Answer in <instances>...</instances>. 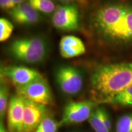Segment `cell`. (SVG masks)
Instances as JSON below:
<instances>
[{"mask_svg": "<svg viewBox=\"0 0 132 132\" xmlns=\"http://www.w3.org/2000/svg\"><path fill=\"white\" fill-rule=\"evenodd\" d=\"M59 127H60L59 122L47 116L34 132H57Z\"/></svg>", "mask_w": 132, "mask_h": 132, "instance_id": "17", "label": "cell"}, {"mask_svg": "<svg viewBox=\"0 0 132 132\" xmlns=\"http://www.w3.org/2000/svg\"><path fill=\"white\" fill-rule=\"evenodd\" d=\"M0 7L3 10L9 11L15 7V6L12 2V0H0Z\"/></svg>", "mask_w": 132, "mask_h": 132, "instance_id": "22", "label": "cell"}, {"mask_svg": "<svg viewBox=\"0 0 132 132\" xmlns=\"http://www.w3.org/2000/svg\"><path fill=\"white\" fill-rule=\"evenodd\" d=\"M1 77L9 79L15 86L25 85L34 81L44 78L38 71L24 66L19 65L1 67Z\"/></svg>", "mask_w": 132, "mask_h": 132, "instance_id": "8", "label": "cell"}, {"mask_svg": "<svg viewBox=\"0 0 132 132\" xmlns=\"http://www.w3.org/2000/svg\"><path fill=\"white\" fill-rule=\"evenodd\" d=\"M56 80L65 94L73 95L78 94L82 88L83 79L78 69L72 66H61L56 72Z\"/></svg>", "mask_w": 132, "mask_h": 132, "instance_id": "7", "label": "cell"}, {"mask_svg": "<svg viewBox=\"0 0 132 132\" xmlns=\"http://www.w3.org/2000/svg\"><path fill=\"white\" fill-rule=\"evenodd\" d=\"M132 85V62L104 64L90 78L92 93L96 102L105 103Z\"/></svg>", "mask_w": 132, "mask_h": 132, "instance_id": "2", "label": "cell"}, {"mask_svg": "<svg viewBox=\"0 0 132 132\" xmlns=\"http://www.w3.org/2000/svg\"><path fill=\"white\" fill-rule=\"evenodd\" d=\"M15 87L16 94L25 100L45 106L52 105L54 103L52 90L44 78Z\"/></svg>", "mask_w": 132, "mask_h": 132, "instance_id": "4", "label": "cell"}, {"mask_svg": "<svg viewBox=\"0 0 132 132\" xmlns=\"http://www.w3.org/2000/svg\"><path fill=\"white\" fill-rule=\"evenodd\" d=\"M87 121L95 132H110L102 120L101 107H98L93 110Z\"/></svg>", "mask_w": 132, "mask_h": 132, "instance_id": "14", "label": "cell"}, {"mask_svg": "<svg viewBox=\"0 0 132 132\" xmlns=\"http://www.w3.org/2000/svg\"><path fill=\"white\" fill-rule=\"evenodd\" d=\"M105 103L120 106L132 107V85L111 97Z\"/></svg>", "mask_w": 132, "mask_h": 132, "instance_id": "13", "label": "cell"}, {"mask_svg": "<svg viewBox=\"0 0 132 132\" xmlns=\"http://www.w3.org/2000/svg\"><path fill=\"white\" fill-rule=\"evenodd\" d=\"M97 102L92 101H71L64 107L59 126L78 124L88 120Z\"/></svg>", "mask_w": 132, "mask_h": 132, "instance_id": "5", "label": "cell"}, {"mask_svg": "<svg viewBox=\"0 0 132 132\" xmlns=\"http://www.w3.org/2000/svg\"><path fill=\"white\" fill-rule=\"evenodd\" d=\"M0 132H8L7 129L5 127L4 123L2 120H1L0 122Z\"/></svg>", "mask_w": 132, "mask_h": 132, "instance_id": "23", "label": "cell"}, {"mask_svg": "<svg viewBox=\"0 0 132 132\" xmlns=\"http://www.w3.org/2000/svg\"><path fill=\"white\" fill-rule=\"evenodd\" d=\"M8 13L16 23L22 25H31L40 20L39 13L28 1L16 6Z\"/></svg>", "mask_w": 132, "mask_h": 132, "instance_id": "11", "label": "cell"}, {"mask_svg": "<svg viewBox=\"0 0 132 132\" xmlns=\"http://www.w3.org/2000/svg\"><path fill=\"white\" fill-rule=\"evenodd\" d=\"M24 100L23 132H34L48 115L47 106Z\"/></svg>", "mask_w": 132, "mask_h": 132, "instance_id": "9", "label": "cell"}, {"mask_svg": "<svg viewBox=\"0 0 132 132\" xmlns=\"http://www.w3.org/2000/svg\"><path fill=\"white\" fill-rule=\"evenodd\" d=\"M24 100L15 94L10 97L7 109L8 132H23Z\"/></svg>", "mask_w": 132, "mask_h": 132, "instance_id": "10", "label": "cell"}, {"mask_svg": "<svg viewBox=\"0 0 132 132\" xmlns=\"http://www.w3.org/2000/svg\"><path fill=\"white\" fill-rule=\"evenodd\" d=\"M14 26L8 20L1 18L0 19V41L3 42L9 39L12 34Z\"/></svg>", "mask_w": 132, "mask_h": 132, "instance_id": "19", "label": "cell"}, {"mask_svg": "<svg viewBox=\"0 0 132 132\" xmlns=\"http://www.w3.org/2000/svg\"><path fill=\"white\" fill-rule=\"evenodd\" d=\"M28 2L36 11L44 14H52L56 9L53 0H28Z\"/></svg>", "mask_w": 132, "mask_h": 132, "instance_id": "15", "label": "cell"}, {"mask_svg": "<svg viewBox=\"0 0 132 132\" xmlns=\"http://www.w3.org/2000/svg\"><path fill=\"white\" fill-rule=\"evenodd\" d=\"M116 132H132V113L122 116L118 119Z\"/></svg>", "mask_w": 132, "mask_h": 132, "instance_id": "18", "label": "cell"}, {"mask_svg": "<svg viewBox=\"0 0 132 132\" xmlns=\"http://www.w3.org/2000/svg\"><path fill=\"white\" fill-rule=\"evenodd\" d=\"M80 15L78 5L64 4L56 7L53 13L52 24L61 31H72L79 29Z\"/></svg>", "mask_w": 132, "mask_h": 132, "instance_id": "6", "label": "cell"}, {"mask_svg": "<svg viewBox=\"0 0 132 132\" xmlns=\"http://www.w3.org/2000/svg\"><path fill=\"white\" fill-rule=\"evenodd\" d=\"M59 52L64 58H72L85 53L86 47L80 38L74 36H65L59 42Z\"/></svg>", "mask_w": 132, "mask_h": 132, "instance_id": "12", "label": "cell"}, {"mask_svg": "<svg viewBox=\"0 0 132 132\" xmlns=\"http://www.w3.org/2000/svg\"><path fill=\"white\" fill-rule=\"evenodd\" d=\"M9 52L14 58L27 64L40 63L48 53L47 43L41 37L16 39L10 44Z\"/></svg>", "mask_w": 132, "mask_h": 132, "instance_id": "3", "label": "cell"}, {"mask_svg": "<svg viewBox=\"0 0 132 132\" xmlns=\"http://www.w3.org/2000/svg\"><path fill=\"white\" fill-rule=\"evenodd\" d=\"M57 1L64 4H73L81 6H87L89 3L88 0H57Z\"/></svg>", "mask_w": 132, "mask_h": 132, "instance_id": "21", "label": "cell"}, {"mask_svg": "<svg viewBox=\"0 0 132 132\" xmlns=\"http://www.w3.org/2000/svg\"><path fill=\"white\" fill-rule=\"evenodd\" d=\"M90 28L101 45L118 51L132 50V0H105L90 16Z\"/></svg>", "mask_w": 132, "mask_h": 132, "instance_id": "1", "label": "cell"}, {"mask_svg": "<svg viewBox=\"0 0 132 132\" xmlns=\"http://www.w3.org/2000/svg\"><path fill=\"white\" fill-rule=\"evenodd\" d=\"M9 89L8 86L1 80L0 86V117L2 120L7 111L9 103Z\"/></svg>", "mask_w": 132, "mask_h": 132, "instance_id": "16", "label": "cell"}, {"mask_svg": "<svg viewBox=\"0 0 132 132\" xmlns=\"http://www.w3.org/2000/svg\"><path fill=\"white\" fill-rule=\"evenodd\" d=\"M28 0H12V2L14 3L15 6H18V5L22 4L25 2H27Z\"/></svg>", "mask_w": 132, "mask_h": 132, "instance_id": "24", "label": "cell"}, {"mask_svg": "<svg viewBox=\"0 0 132 132\" xmlns=\"http://www.w3.org/2000/svg\"><path fill=\"white\" fill-rule=\"evenodd\" d=\"M101 114L102 120H103L104 123H105V126L108 130L110 132H111L112 129V122L111 120L110 119V115L106 110L104 108L101 107Z\"/></svg>", "mask_w": 132, "mask_h": 132, "instance_id": "20", "label": "cell"}]
</instances>
